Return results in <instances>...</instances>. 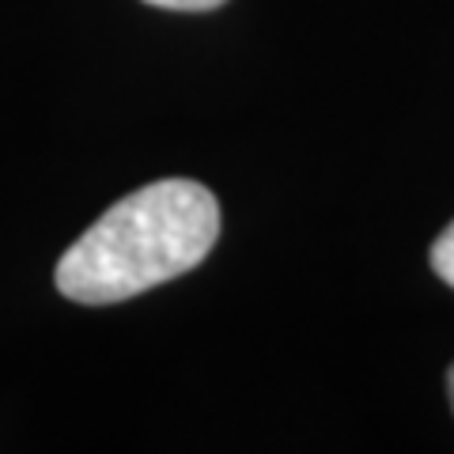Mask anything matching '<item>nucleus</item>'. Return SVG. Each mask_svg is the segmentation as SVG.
Returning a JSON list of instances; mask_svg holds the SVG:
<instances>
[{
  "label": "nucleus",
  "instance_id": "20e7f679",
  "mask_svg": "<svg viewBox=\"0 0 454 454\" xmlns=\"http://www.w3.org/2000/svg\"><path fill=\"white\" fill-rule=\"evenodd\" d=\"M447 394H450V409H454V364H450V372H447Z\"/></svg>",
  "mask_w": 454,
  "mask_h": 454
},
{
  "label": "nucleus",
  "instance_id": "7ed1b4c3",
  "mask_svg": "<svg viewBox=\"0 0 454 454\" xmlns=\"http://www.w3.org/2000/svg\"><path fill=\"white\" fill-rule=\"evenodd\" d=\"M152 8H167V12H216L227 0H145Z\"/></svg>",
  "mask_w": 454,
  "mask_h": 454
},
{
  "label": "nucleus",
  "instance_id": "f03ea898",
  "mask_svg": "<svg viewBox=\"0 0 454 454\" xmlns=\"http://www.w3.org/2000/svg\"><path fill=\"white\" fill-rule=\"evenodd\" d=\"M432 269L435 277L447 284V288H454V220L443 227V235L432 243Z\"/></svg>",
  "mask_w": 454,
  "mask_h": 454
},
{
  "label": "nucleus",
  "instance_id": "f257e3e1",
  "mask_svg": "<svg viewBox=\"0 0 454 454\" xmlns=\"http://www.w3.org/2000/svg\"><path fill=\"white\" fill-rule=\"evenodd\" d=\"M220 239V205L201 182L160 178L121 197L57 262V292L106 307L197 269Z\"/></svg>",
  "mask_w": 454,
  "mask_h": 454
}]
</instances>
